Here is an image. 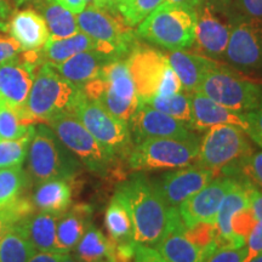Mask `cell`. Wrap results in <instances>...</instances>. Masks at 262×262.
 Returning <instances> with one entry per match:
<instances>
[{"label":"cell","instance_id":"cell-1","mask_svg":"<svg viewBox=\"0 0 262 262\" xmlns=\"http://www.w3.org/2000/svg\"><path fill=\"white\" fill-rule=\"evenodd\" d=\"M118 189L129 204L135 242L140 245L156 247L168 231L176 208L166 203L156 182L140 173L131 176Z\"/></svg>","mask_w":262,"mask_h":262},{"label":"cell","instance_id":"cell-2","mask_svg":"<svg viewBox=\"0 0 262 262\" xmlns=\"http://www.w3.org/2000/svg\"><path fill=\"white\" fill-rule=\"evenodd\" d=\"M81 96V89L62 78L49 63H42L35 72L34 81L19 119L26 125L48 124L61 114H73Z\"/></svg>","mask_w":262,"mask_h":262},{"label":"cell","instance_id":"cell-3","mask_svg":"<svg viewBox=\"0 0 262 262\" xmlns=\"http://www.w3.org/2000/svg\"><path fill=\"white\" fill-rule=\"evenodd\" d=\"M29 178L35 183L49 180L72 181L81 171L80 160L58 139L48 124L34 126L28 148Z\"/></svg>","mask_w":262,"mask_h":262},{"label":"cell","instance_id":"cell-4","mask_svg":"<svg viewBox=\"0 0 262 262\" xmlns=\"http://www.w3.org/2000/svg\"><path fill=\"white\" fill-rule=\"evenodd\" d=\"M253 153L243 129L233 125H215L206 130L199 141L196 163L202 168L211 170L215 176L237 178Z\"/></svg>","mask_w":262,"mask_h":262},{"label":"cell","instance_id":"cell-5","mask_svg":"<svg viewBox=\"0 0 262 262\" xmlns=\"http://www.w3.org/2000/svg\"><path fill=\"white\" fill-rule=\"evenodd\" d=\"M79 31L96 42L95 50L113 58L129 55L136 45L135 34L117 9L89 5L77 15Z\"/></svg>","mask_w":262,"mask_h":262},{"label":"cell","instance_id":"cell-6","mask_svg":"<svg viewBox=\"0 0 262 262\" xmlns=\"http://www.w3.org/2000/svg\"><path fill=\"white\" fill-rule=\"evenodd\" d=\"M194 9L164 3L141 22L137 34L169 50H182L194 42Z\"/></svg>","mask_w":262,"mask_h":262},{"label":"cell","instance_id":"cell-7","mask_svg":"<svg viewBox=\"0 0 262 262\" xmlns=\"http://www.w3.org/2000/svg\"><path fill=\"white\" fill-rule=\"evenodd\" d=\"M198 152V137L149 139L134 145L127 157V163L134 171L180 169L196 163Z\"/></svg>","mask_w":262,"mask_h":262},{"label":"cell","instance_id":"cell-8","mask_svg":"<svg viewBox=\"0 0 262 262\" xmlns=\"http://www.w3.org/2000/svg\"><path fill=\"white\" fill-rule=\"evenodd\" d=\"M196 91L238 113L256 110L262 101L260 85L238 77L216 62L206 72Z\"/></svg>","mask_w":262,"mask_h":262},{"label":"cell","instance_id":"cell-9","mask_svg":"<svg viewBox=\"0 0 262 262\" xmlns=\"http://www.w3.org/2000/svg\"><path fill=\"white\" fill-rule=\"evenodd\" d=\"M62 143L91 172L107 176L113 171L117 159L104 149L74 114H61L48 123Z\"/></svg>","mask_w":262,"mask_h":262},{"label":"cell","instance_id":"cell-10","mask_svg":"<svg viewBox=\"0 0 262 262\" xmlns=\"http://www.w3.org/2000/svg\"><path fill=\"white\" fill-rule=\"evenodd\" d=\"M73 114L114 158L129 157L134 147L129 124L112 116L84 94L75 106Z\"/></svg>","mask_w":262,"mask_h":262},{"label":"cell","instance_id":"cell-11","mask_svg":"<svg viewBox=\"0 0 262 262\" xmlns=\"http://www.w3.org/2000/svg\"><path fill=\"white\" fill-rule=\"evenodd\" d=\"M125 62L140 102L158 94L164 78L171 68L162 51L137 44L131 49Z\"/></svg>","mask_w":262,"mask_h":262},{"label":"cell","instance_id":"cell-12","mask_svg":"<svg viewBox=\"0 0 262 262\" xmlns=\"http://www.w3.org/2000/svg\"><path fill=\"white\" fill-rule=\"evenodd\" d=\"M225 54L235 67L262 70V19L247 17L232 26Z\"/></svg>","mask_w":262,"mask_h":262},{"label":"cell","instance_id":"cell-13","mask_svg":"<svg viewBox=\"0 0 262 262\" xmlns=\"http://www.w3.org/2000/svg\"><path fill=\"white\" fill-rule=\"evenodd\" d=\"M129 130L134 145L149 139H194L192 129L168 114L140 102L129 120Z\"/></svg>","mask_w":262,"mask_h":262},{"label":"cell","instance_id":"cell-14","mask_svg":"<svg viewBox=\"0 0 262 262\" xmlns=\"http://www.w3.org/2000/svg\"><path fill=\"white\" fill-rule=\"evenodd\" d=\"M234 181L235 178L231 176H221L211 180L204 188L181 203L178 210L183 226L191 228L205 222L215 224L222 201Z\"/></svg>","mask_w":262,"mask_h":262},{"label":"cell","instance_id":"cell-15","mask_svg":"<svg viewBox=\"0 0 262 262\" xmlns=\"http://www.w3.org/2000/svg\"><path fill=\"white\" fill-rule=\"evenodd\" d=\"M251 183L245 179H235L231 189L225 195L216 216V249H238L245 247L247 239L234 234L231 221L235 214L250 208Z\"/></svg>","mask_w":262,"mask_h":262},{"label":"cell","instance_id":"cell-16","mask_svg":"<svg viewBox=\"0 0 262 262\" xmlns=\"http://www.w3.org/2000/svg\"><path fill=\"white\" fill-rule=\"evenodd\" d=\"M38 68L26 62L21 52L0 64V102L15 111L18 118L25 111Z\"/></svg>","mask_w":262,"mask_h":262},{"label":"cell","instance_id":"cell-17","mask_svg":"<svg viewBox=\"0 0 262 262\" xmlns=\"http://www.w3.org/2000/svg\"><path fill=\"white\" fill-rule=\"evenodd\" d=\"M215 178L211 170L199 165H189L165 173L156 185L166 203L178 209L181 203L204 188Z\"/></svg>","mask_w":262,"mask_h":262},{"label":"cell","instance_id":"cell-18","mask_svg":"<svg viewBox=\"0 0 262 262\" xmlns=\"http://www.w3.org/2000/svg\"><path fill=\"white\" fill-rule=\"evenodd\" d=\"M179 210L173 212L168 231L156 244V250L166 262H205L211 253L191 241L185 232Z\"/></svg>","mask_w":262,"mask_h":262},{"label":"cell","instance_id":"cell-19","mask_svg":"<svg viewBox=\"0 0 262 262\" xmlns=\"http://www.w3.org/2000/svg\"><path fill=\"white\" fill-rule=\"evenodd\" d=\"M231 29L232 26L222 21L214 8L206 4L201 12L196 14L195 19L194 42L198 51L210 57L224 55L228 45Z\"/></svg>","mask_w":262,"mask_h":262},{"label":"cell","instance_id":"cell-20","mask_svg":"<svg viewBox=\"0 0 262 262\" xmlns=\"http://www.w3.org/2000/svg\"><path fill=\"white\" fill-rule=\"evenodd\" d=\"M215 125H233L247 131L248 123L245 113L234 112L227 107L221 106L198 91L191 94L189 127L192 130L206 131Z\"/></svg>","mask_w":262,"mask_h":262},{"label":"cell","instance_id":"cell-21","mask_svg":"<svg viewBox=\"0 0 262 262\" xmlns=\"http://www.w3.org/2000/svg\"><path fill=\"white\" fill-rule=\"evenodd\" d=\"M11 37L21 45L22 51H38L50 38L47 22L33 9L19 10L9 22Z\"/></svg>","mask_w":262,"mask_h":262},{"label":"cell","instance_id":"cell-22","mask_svg":"<svg viewBox=\"0 0 262 262\" xmlns=\"http://www.w3.org/2000/svg\"><path fill=\"white\" fill-rule=\"evenodd\" d=\"M117 60L97 50H86L74 55L61 63L50 64L62 78L71 81L79 89L100 75L108 62Z\"/></svg>","mask_w":262,"mask_h":262},{"label":"cell","instance_id":"cell-23","mask_svg":"<svg viewBox=\"0 0 262 262\" xmlns=\"http://www.w3.org/2000/svg\"><path fill=\"white\" fill-rule=\"evenodd\" d=\"M91 206L77 204L70 206L58 216L56 226L57 254L71 253L79 243L85 231L91 225Z\"/></svg>","mask_w":262,"mask_h":262},{"label":"cell","instance_id":"cell-24","mask_svg":"<svg viewBox=\"0 0 262 262\" xmlns=\"http://www.w3.org/2000/svg\"><path fill=\"white\" fill-rule=\"evenodd\" d=\"M104 225L116 247H134L137 244L129 204L119 189H117L108 204Z\"/></svg>","mask_w":262,"mask_h":262},{"label":"cell","instance_id":"cell-25","mask_svg":"<svg viewBox=\"0 0 262 262\" xmlns=\"http://www.w3.org/2000/svg\"><path fill=\"white\" fill-rule=\"evenodd\" d=\"M166 58L181 81L182 90L187 94L198 90L205 73L215 63V61L203 55L183 50H171L166 54Z\"/></svg>","mask_w":262,"mask_h":262},{"label":"cell","instance_id":"cell-26","mask_svg":"<svg viewBox=\"0 0 262 262\" xmlns=\"http://www.w3.org/2000/svg\"><path fill=\"white\" fill-rule=\"evenodd\" d=\"M58 216L60 215L39 211L19 222L35 251L57 253L56 226Z\"/></svg>","mask_w":262,"mask_h":262},{"label":"cell","instance_id":"cell-27","mask_svg":"<svg viewBox=\"0 0 262 262\" xmlns=\"http://www.w3.org/2000/svg\"><path fill=\"white\" fill-rule=\"evenodd\" d=\"M32 202L39 211L61 215L71 206L72 187L66 180H49L37 183Z\"/></svg>","mask_w":262,"mask_h":262},{"label":"cell","instance_id":"cell-28","mask_svg":"<svg viewBox=\"0 0 262 262\" xmlns=\"http://www.w3.org/2000/svg\"><path fill=\"white\" fill-rule=\"evenodd\" d=\"M39 14L47 22L49 34L52 40L64 39L77 34L79 31L77 17L70 10L64 9L55 0H38L34 3Z\"/></svg>","mask_w":262,"mask_h":262},{"label":"cell","instance_id":"cell-29","mask_svg":"<svg viewBox=\"0 0 262 262\" xmlns=\"http://www.w3.org/2000/svg\"><path fill=\"white\" fill-rule=\"evenodd\" d=\"M74 256L84 262H117L116 245L112 239L90 225L73 249Z\"/></svg>","mask_w":262,"mask_h":262},{"label":"cell","instance_id":"cell-30","mask_svg":"<svg viewBox=\"0 0 262 262\" xmlns=\"http://www.w3.org/2000/svg\"><path fill=\"white\" fill-rule=\"evenodd\" d=\"M96 42L83 32L64 39H49L47 44L40 50V57L42 63L57 64L61 63L74 55L86 50H95Z\"/></svg>","mask_w":262,"mask_h":262},{"label":"cell","instance_id":"cell-31","mask_svg":"<svg viewBox=\"0 0 262 262\" xmlns=\"http://www.w3.org/2000/svg\"><path fill=\"white\" fill-rule=\"evenodd\" d=\"M35 253L19 222L0 239V262H28Z\"/></svg>","mask_w":262,"mask_h":262},{"label":"cell","instance_id":"cell-32","mask_svg":"<svg viewBox=\"0 0 262 262\" xmlns=\"http://www.w3.org/2000/svg\"><path fill=\"white\" fill-rule=\"evenodd\" d=\"M142 103L148 104L187 125L191 123V94L181 91L170 96H153L142 101Z\"/></svg>","mask_w":262,"mask_h":262},{"label":"cell","instance_id":"cell-33","mask_svg":"<svg viewBox=\"0 0 262 262\" xmlns=\"http://www.w3.org/2000/svg\"><path fill=\"white\" fill-rule=\"evenodd\" d=\"M28 185L29 178L22 166L0 169V209L24 195Z\"/></svg>","mask_w":262,"mask_h":262},{"label":"cell","instance_id":"cell-34","mask_svg":"<svg viewBox=\"0 0 262 262\" xmlns=\"http://www.w3.org/2000/svg\"><path fill=\"white\" fill-rule=\"evenodd\" d=\"M34 126L29 127L25 136L17 140L0 141V169L22 166L28 155L29 143L34 134Z\"/></svg>","mask_w":262,"mask_h":262},{"label":"cell","instance_id":"cell-35","mask_svg":"<svg viewBox=\"0 0 262 262\" xmlns=\"http://www.w3.org/2000/svg\"><path fill=\"white\" fill-rule=\"evenodd\" d=\"M164 3L165 0H130L127 4L119 6L118 11L130 27H135Z\"/></svg>","mask_w":262,"mask_h":262},{"label":"cell","instance_id":"cell-36","mask_svg":"<svg viewBox=\"0 0 262 262\" xmlns=\"http://www.w3.org/2000/svg\"><path fill=\"white\" fill-rule=\"evenodd\" d=\"M32 125L22 123L15 111L0 102V141L21 139Z\"/></svg>","mask_w":262,"mask_h":262},{"label":"cell","instance_id":"cell-37","mask_svg":"<svg viewBox=\"0 0 262 262\" xmlns=\"http://www.w3.org/2000/svg\"><path fill=\"white\" fill-rule=\"evenodd\" d=\"M239 175L248 180L255 188L262 192V152L253 153L244 165L242 166Z\"/></svg>","mask_w":262,"mask_h":262},{"label":"cell","instance_id":"cell-38","mask_svg":"<svg viewBox=\"0 0 262 262\" xmlns=\"http://www.w3.org/2000/svg\"><path fill=\"white\" fill-rule=\"evenodd\" d=\"M256 221L257 220L255 217L251 208H247L233 216V219L231 221V226L234 234L241 235V237L247 239L248 234L250 233V231L253 229L254 225L256 224Z\"/></svg>","mask_w":262,"mask_h":262},{"label":"cell","instance_id":"cell-39","mask_svg":"<svg viewBox=\"0 0 262 262\" xmlns=\"http://www.w3.org/2000/svg\"><path fill=\"white\" fill-rule=\"evenodd\" d=\"M245 119L248 123L245 133L262 148V101L256 110L245 113Z\"/></svg>","mask_w":262,"mask_h":262},{"label":"cell","instance_id":"cell-40","mask_svg":"<svg viewBox=\"0 0 262 262\" xmlns=\"http://www.w3.org/2000/svg\"><path fill=\"white\" fill-rule=\"evenodd\" d=\"M247 247L238 249H216L206 257L205 262H244Z\"/></svg>","mask_w":262,"mask_h":262},{"label":"cell","instance_id":"cell-41","mask_svg":"<svg viewBox=\"0 0 262 262\" xmlns=\"http://www.w3.org/2000/svg\"><path fill=\"white\" fill-rule=\"evenodd\" d=\"M247 256L244 262H249L251 258L262 253V221H256L253 229L247 237Z\"/></svg>","mask_w":262,"mask_h":262},{"label":"cell","instance_id":"cell-42","mask_svg":"<svg viewBox=\"0 0 262 262\" xmlns=\"http://www.w3.org/2000/svg\"><path fill=\"white\" fill-rule=\"evenodd\" d=\"M22 51L21 45L11 35L0 32V64L12 60Z\"/></svg>","mask_w":262,"mask_h":262},{"label":"cell","instance_id":"cell-43","mask_svg":"<svg viewBox=\"0 0 262 262\" xmlns=\"http://www.w3.org/2000/svg\"><path fill=\"white\" fill-rule=\"evenodd\" d=\"M182 91V85L180 81L179 77L173 72L172 68H170L166 73L165 78H164L162 85H160L158 94L156 96H170V95L181 93Z\"/></svg>","mask_w":262,"mask_h":262},{"label":"cell","instance_id":"cell-44","mask_svg":"<svg viewBox=\"0 0 262 262\" xmlns=\"http://www.w3.org/2000/svg\"><path fill=\"white\" fill-rule=\"evenodd\" d=\"M134 262H166L162 255L152 247H146V245H136L135 256Z\"/></svg>","mask_w":262,"mask_h":262},{"label":"cell","instance_id":"cell-45","mask_svg":"<svg viewBox=\"0 0 262 262\" xmlns=\"http://www.w3.org/2000/svg\"><path fill=\"white\" fill-rule=\"evenodd\" d=\"M237 4L247 17L262 19V0H238Z\"/></svg>","mask_w":262,"mask_h":262},{"label":"cell","instance_id":"cell-46","mask_svg":"<svg viewBox=\"0 0 262 262\" xmlns=\"http://www.w3.org/2000/svg\"><path fill=\"white\" fill-rule=\"evenodd\" d=\"M55 2H57L58 4L63 6L64 9L70 10L72 14L74 15L80 14V12L85 9V6H86L85 0H55Z\"/></svg>","mask_w":262,"mask_h":262},{"label":"cell","instance_id":"cell-47","mask_svg":"<svg viewBox=\"0 0 262 262\" xmlns=\"http://www.w3.org/2000/svg\"><path fill=\"white\" fill-rule=\"evenodd\" d=\"M11 8L8 0H0V32H9V25L5 21L10 17Z\"/></svg>","mask_w":262,"mask_h":262},{"label":"cell","instance_id":"cell-48","mask_svg":"<svg viewBox=\"0 0 262 262\" xmlns=\"http://www.w3.org/2000/svg\"><path fill=\"white\" fill-rule=\"evenodd\" d=\"M28 262H58L57 253H40L37 251Z\"/></svg>","mask_w":262,"mask_h":262},{"label":"cell","instance_id":"cell-49","mask_svg":"<svg viewBox=\"0 0 262 262\" xmlns=\"http://www.w3.org/2000/svg\"><path fill=\"white\" fill-rule=\"evenodd\" d=\"M165 3H169V4L176 6H183V8L188 9H194L196 6L201 5L198 3V0H165Z\"/></svg>","mask_w":262,"mask_h":262},{"label":"cell","instance_id":"cell-50","mask_svg":"<svg viewBox=\"0 0 262 262\" xmlns=\"http://www.w3.org/2000/svg\"><path fill=\"white\" fill-rule=\"evenodd\" d=\"M91 5L104 9H117V0H94V3Z\"/></svg>","mask_w":262,"mask_h":262},{"label":"cell","instance_id":"cell-51","mask_svg":"<svg viewBox=\"0 0 262 262\" xmlns=\"http://www.w3.org/2000/svg\"><path fill=\"white\" fill-rule=\"evenodd\" d=\"M58 255V262H84L71 253H61Z\"/></svg>","mask_w":262,"mask_h":262},{"label":"cell","instance_id":"cell-52","mask_svg":"<svg viewBox=\"0 0 262 262\" xmlns=\"http://www.w3.org/2000/svg\"><path fill=\"white\" fill-rule=\"evenodd\" d=\"M10 227H11V226H10L8 222H6L4 219H3L2 216H0V239H2L3 235L5 234V232L8 231Z\"/></svg>","mask_w":262,"mask_h":262},{"label":"cell","instance_id":"cell-53","mask_svg":"<svg viewBox=\"0 0 262 262\" xmlns=\"http://www.w3.org/2000/svg\"><path fill=\"white\" fill-rule=\"evenodd\" d=\"M16 3V5L19 6V5H24V4H27V3H35L38 2V0H14Z\"/></svg>","mask_w":262,"mask_h":262},{"label":"cell","instance_id":"cell-54","mask_svg":"<svg viewBox=\"0 0 262 262\" xmlns=\"http://www.w3.org/2000/svg\"><path fill=\"white\" fill-rule=\"evenodd\" d=\"M249 262H262V253H260L258 255H256V256L251 258L250 261Z\"/></svg>","mask_w":262,"mask_h":262},{"label":"cell","instance_id":"cell-55","mask_svg":"<svg viewBox=\"0 0 262 262\" xmlns=\"http://www.w3.org/2000/svg\"><path fill=\"white\" fill-rule=\"evenodd\" d=\"M129 2H130V0H117V9L119 8V6H123V5L127 4Z\"/></svg>","mask_w":262,"mask_h":262},{"label":"cell","instance_id":"cell-56","mask_svg":"<svg viewBox=\"0 0 262 262\" xmlns=\"http://www.w3.org/2000/svg\"><path fill=\"white\" fill-rule=\"evenodd\" d=\"M198 3H199V4H202V3H203V0H198Z\"/></svg>","mask_w":262,"mask_h":262}]
</instances>
